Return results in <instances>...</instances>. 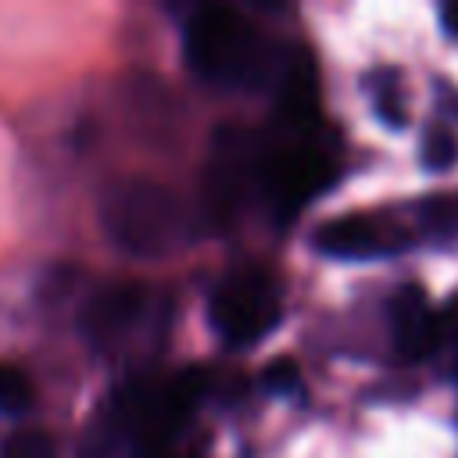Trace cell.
I'll return each mask as SVG.
<instances>
[{"instance_id":"obj_2","label":"cell","mask_w":458,"mask_h":458,"mask_svg":"<svg viewBox=\"0 0 458 458\" xmlns=\"http://www.w3.org/2000/svg\"><path fill=\"white\" fill-rule=\"evenodd\" d=\"M107 240L132 258H165L190 240V211L175 190L154 179H122L100 200Z\"/></svg>"},{"instance_id":"obj_8","label":"cell","mask_w":458,"mask_h":458,"mask_svg":"<svg viewBox=\"0 0 458 458\" xmlns=\"http://www.w3.org/2000/svg\"><path fill=\"white\" fill-rule=\"evenodd\" d=\"M143 290L136 283H114V286H104L97 290L86 308H82V333L93 347H111L118 344L143 315Z\"/></svg>"},{"instance_id":"obj_17","label":"cell","mask_w":458,"mask_h":458,"mask_svg":"<svg viewBox=\"0 0 458 458\" xmlns=\"http://www.w3.org/2000/svg\"><path fill=\"white\" fill-rule=\"evenodd\" d=\"M444 29L451 32V36H458V4H451V7H444Z\"/></svg>"},{"instance_id":"obj_7","label":"cell","mask_w":458,"mask_h":458,"mask_svg":"<svg viewBox=\"0 0 458 458\" xmlns=\"http://www.w3.org/2000/svg\"><path fill=\"white\" fill-rule=\"evenodd\" d=\"M411 243V236L383 215H340L318 225L315 233V247L326 258H340V261H365V258H390L397 250H404Z\"/></svg>"},{"instance_id":"obj_15","label":"cell","mask_w":458,"mask_h":458,"mask_svg":"<svg viewBox=\"0 0 458 458\" xmlns=\"http://www.w3.org/2000/svg\"><path fill=\"white\" fill-rule=\"evenodd\" d=\"M0 458H54V440L43 429H21L4 444Z\"/></svg>"},{"instance_id":"obj_5","label":"cell","mask_w":458,"mask_h":458,"mask_svg":"<svg viewBox=\"0 0 458 458\" xmlns=\"http://www.w3.org/2000/svg\"><path fill=\"white\" fill-rule=\"evenodd\" d=\"M268 150L250 129L222 125L211 140V157L204 172V204L215 218H233L247 193L261 190Z\"/></svg>"},{"instance_id":"obj_3","label":"cell","mask_w":458,"mask_h":458,"mask_svg":"<svg viewBox=\"0 0 458 458\" xmlns=\"http://www.w3.org/2000/svg\"><path fill=\"white\" fill-rule=\"evenodd\" d=\"M204 390H208L204 372L190 369V372H179V376L161 379V383H154V379L132 383L114 401L111 411L118 415L122 433L140 440L147 451H165L168 437L193 415Z\"/></svg>"},{"instance_id":"obj_13","label":"cell","mask_w":458,"mask_h":458,"mask_svg":"<svg viewBox=\"0 0 458 458\" xmlns=\"http://www.w3.org/2000/svg\"><path fill=\"white\" fill-rule=\"evenodd\" d=\"M372 100H376V114L386 125H404V97H401V79L397 72H379L372 79Z\"/></svg>"},{"instance_id":"obj_6","label":"cell","mask_w":458,"mask_h":458,"mask_svg":"<svg viewBox=\"0 0 458 458\" xmlns=\"http://www.w3.org/2000/svg\"><path fill=\"white\" fill-rule=\"evenodd\" d=\"M329 182H333V161L311 143H293L286 150H272L268 154L265 175H261V193L268 197L272 211L283 222H290Z\"/></svg>"},{"instance_id":"obj_9","label":"cell","mask_w":458,"mask_h":458,"mask_svg":"<svg viewBox=\"0 0 458 458\" xmlns=\"http://www.w3.org/2000/svg\"><path fill=\"white\" fill-rule=\"evenodd\" d=\"M390 326H394V344H397L401 358L419 361V358H429L440 351V315L429 308L426 293L415 283H408L394 293Z\"/></svg>"},{"instance_id":"obj_14","label":"cell","mask_w":458,"mask_h":458,"mask_svg":"<svg viewBox=\"0 0 458 458\" xmlns=\"http://www.w3.org/2000/svg\"><path fill=\"white\" fill-rule=\"evenodd\" d=\"M454 161H458V140H454V132L444 129V125L426 129V136H422V165L429 172H447Z\"/></svg>"},{"instance_id":"obj_4","label":"cell","mask_w":458,"mask_h":458,"mask_svg":"<svg viewBox=\"0 0 458 458\" xmlns=\"http://www.w3.org/2000/svg\"><path fill=\"white\" fill-rule=\"evenodd\" d=\"M279 293L268 272L236 268L229 272L211 297V326L225 347H254L279 326Z\"/></svg>"},{"instance_id":"obj_11","label":"cell","mask_w":458,"mask_h":458,"mask_svg":"<svg viewBox=\"0 0 458 458\" xmlns=\"http://www.w3.org/2000/svg\"><path fill=\"white\" fill-rule=\"evenodd\" d=\"M419 236H426L433 247H454L458 243V193H433L415 208Z\"/></svg>"},{"instance_id":"obj_1","label":"cell","mask_w":458,"mask_h":458,"mask_svg":"<svg viewBox=\"0 0 458 458\" xmlns=\"http://www.w3.org/2000/svg\"><path fill=\"white\" fill-rule=\"evenodd\" d=\"M190 68L222 89H261L276 86L283 61L276 47L233 7H200L182 39Z\"/></svg>"},{"instance_id":"obj_12","label":"cell","mask_w":458,"mask_h":458,"mask_svg":"<svg viewBox=\"0 0 458 458\" xmlns=\"http://www.w3.org/2000/svg\"><path fill=\"white\" fill-rule=\"evenodd\" d=\"M32 401H36L32 379L18 365L0 361V415H25Z\"/></svg>"},{"instance_id":"obj_10","label":"cell","mask_w":458,"mask_h":458,"mask_svg":"<svg viewBox=\"0 0 458 458\" xmlns=\"http://www.w3.org/2000/svg\"><path fill=\"white\" fill-rule=\"evenodd\" d=\"M276 111L279 122L293 132H304L318 122V75L304 50H290L276 79Z\"/></svg>"},{"instance_id":"obj_16","label":"cell","mask_w":458,"mask_h":458,"mask_svg":"<svg viewBox=\"0 0 458 458\" xmlns=\"http://www.w3.org/2000/svg\"><path fill=\"white\" fill-rule=\"evenodd\" d=\"M265 386L272 394H297L301 390V369L293 365V358H276L265 365Z\"/></svg>"}]
</instances>
